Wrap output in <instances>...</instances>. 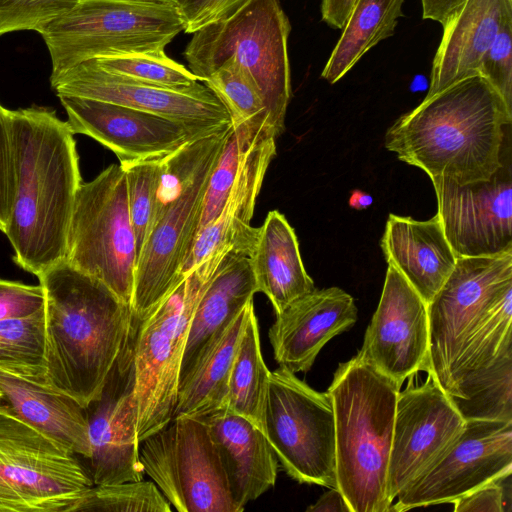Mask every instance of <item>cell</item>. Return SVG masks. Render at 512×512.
<instances>
[{
  "mask_svg": "<svg viewBox=\"0 0 512 512\" xmlns=\"http://www.w3.org/2000/svg\"><path fill=\"white\" fill-rule=\"evenodd\" d=\"M430 372L464 418L512 407V251L457 257L427 304Z\"/></svg>",
  "mask_w": 512,
  "mask_h": 512,
  "instance_id": "6da1fadb",
  "label": "cell"
},
{
  "mask_svg": "<svg viewBox=\"0 0 512 512\" xmlns=\"http://www.w3.org/2000/svg\"><path fill=\"white\" fill-rule=\"evenodd\" d=\"M14 198L4 234L13 260L40 275L64 259L68 226L83 182L74 134L54 110H10Z\"/></svg>",
  "mask_w": 512,
  "mask_h": 512,
  "instance_id": "7a4b0ae2",
  "label": "cell"
},
{
  "mask_svg": "<svg viewBox=\"0 0 512 512\" xmlns=\"http://www.w3.org/2000/svg\"><path fill=\"white\" fill-rule=\"evenodd\" d=\"M512 108L482 76L425 97L400 116L384 137L387 150L430 179L459 184L490 178L502 165Z\"/></svg>",
  "mask_w": 512,
  "mask_h": 512,
  "instance_id": "3957f363",
  "label": "cell"
},
{
  "mask_svg": "<svg viewBox=\"0 0 512 512\" xmlns=\"http://www.w3.org/2000/svg\"><path fill=\"white\" fill-rule=\"evenodd\" d=\"M37 277L45 298L46 387L87 409L101 397L126 343L131 307L64 260Z\"/></svg>",
  "mask_w": 512,
  "mask_h": 512,
  "instance_id": "277c9868",
  "label": "cell"
},
{
  "mask_svg": "<svg viewBox=\"0 0 512 512\" xmlns=\"http://www.w3.org/2000/svg\"><path fill=\"white\" fill-rule=\"evenodd\" d=\"M401 386L357 354L340 363L327 392L335 423L337 489L351 512H389L388 465Z\"/></svg>",
  "mask_w": 512,
  "mask_h": 512,
  "instance_id": "5b68a950",
  "label": "cell"
},
{
  "mask_svg": "<svg viewBox=\"0 0 512 512\" xmlns=\"http://www.w3.org/2000/svg\"><path fill=\"white\" fill-rule=\"evenodd\" d=\"M291 25L278 0H244L222 18L193 33L184 57L204 80L232 58L248 74L277 136L291 98L288 37Z\"/></svg>",
  "mask_w": 512,
  "mask_h": 512,
  "instance_id": "8992f818",
  "label": "cell"
},
{
  "mask_svg": "<svg viewBox=\"0 0 512 512\" xmlns=\"http://www.w3.org/2000/svg\"><path fill=\"white\" fill-rule=\"evenodd\" d=\"M230 251L209 255L184 275L143 319L132 322L129 340L139 443L173 419L182 356L194 310Z\"/></svg>",
  "mask_w": 512,
  "mask_h": 512,
  "instance_id": "52a82bcc",
  "label": "cell"
},
{
  "mask_svg": "<svg viewBox=\"0 0 512 512\" xmlns=\"http://www.w3.org/2000/svg\"><path fill=\"white\" fill-rule=\"evenodd\" d=\"M184 30L176 3L82 0L39 34L50 54V77H55L91 59L165 50Z\"/></svg>",
  "mask_w": 512,
  "mask_h": 512,
  "instance_id": "ba28073f",
  "label": "cell"
},
{
  "mask_svg": "<svg viewBox=\"0 0 512 512\" xmlns=\"http://www.w3.org/2000/svg\"><path fill=\"white\" fill-rule=\"evenodd\" d=\"M70 266L107 286L131 305L137 262L126 176L111 164L82 182L73 206L64 259Z\"/></svg>",
  "mask_w": 512,
  "mask_h": 512,
  "instance_id": "9c48e42d",
  "label": "cell"
},
{
  "mask_svg": "<svg viewBox=\"0 0 512 512\" xmlns=\"http://www.w3.org/2000/svg\"><path fill=\"white\" fill-rule=\"evenodd\" d=\"M93 485L77 455L0 408V512H72Z\"/></svg>",
  "mask_w": 512,
  "mask_h": 512,
  "instance_id": "30bf717a",
  "label": "cell"
},
{
  "mask_svg": "<svg viewBox=\"0 0 512 512\" xmlns=\"http://www.w3.org/2000/svg\"><path fill=\"white\" fill-rule=\"evenodd\" d=\"M264 432L291 478L337 488L334 411L327 391L312 389L283 367L270 372Z\"/></svg>",
  "mask_w": 512,
  "mask_h": 512,
  "instance_id": "8fae6325",
  "label": "cell"
},
{
  "mask_svg": "<svg viewBox=\"0 0 512 512\" xmlns=\"http://www.w3.org/2000/svg\"><path fill=\"white\" fill-rule=\"evenodd\" d=\"M147 474L179 512H242L233 502L205 422L177 416L139 447Z\"/></svg>",
  "mask_w": 512,
  "mask_h": 512,
  "instance_id": "7c38bea8",
  "label": "cell"
},
{
  "mask_svg": "<svg viewBox=\"0 0 512 512\" xmlns=\"http://www.w3.org/2000/svg\"><path fill=\"white\" fill-rule=\"evenodd\" d=\"M225 143L211 153L177 196L156 213L136 262L130 305L132 322L143 319L184 276L181 270L198 232L210 175Z\"/></svg>",
  "mask_w": 512,
  "mask_h": 512,
  "instance_id": "4fadbf2b",
  "label": "cell"
},
{
  "mask_svg": "<svg viewBox=\"0 0 512 512\" xmlns=\"http://www.w3.org/2000/svg\"><path fill=\"white\" fill-rule=\"evenodd\" d=\"M511 472L512 420H466L449 450L397 495L389 512L452 503Z\"/></svg>",
  "mask_w": 512,
  "mask_h": 512,
  "instance_id": "5bb4252c",
  "label": "cell"
},
{
  "mask_svg": "<svg viewBox=\"0 0 512 512\" xmlns=\"http://www.w3.org/2000/svg\"><path fill=\"white\" fill-rule=\"evenodd\" d=\"M414 376L396 400L387 481L391 503L449 450L466 422L430 372L418 386Z\"/></svg>",
  "mask_w": 512,
  "mask_h": 512,
  "instance_id": "9a60e30c",
  "label": "cell"
},
{
  "mask_svg": "<svg viewBox=\"0 0 512 512\" xmlns=\"http://www.w3.org/2000/svg\"><path fill=\"white\" fill-rule=\"evenodd\" d=\"M58 97L71 132L96 140L111 150L120 164L163 159L187 143L230 125H192L105 101Z\"/></svg>",
  "mask_w": 512,
  "mask_h": 512,
  "instance_id": "2e32d148",
  "label": "cell"
},
{
  "mask_svg": "<svg viewBox=\"0 0 512 512\" xmlns=\"http://www.w3.org/2000/svg\"><path fill=\"white\" fill-rule=\"evenodd\" d=\"M437 216L456 257L512 251L511 165L503 161L488 179L459 184L432 179Z\"/></svg>",
  "mask_w": 512,
  "mask_h": 512,
  "instance_id": "e0dca14e",
  "label": "cell"
},
{
  "mask_svg": "<svg viewBox=\"0 0 512 512\" xmlns=\"http://www.w3.org/2000/svg\"><path fill=\"white\" fill-rule=\"evenodd\" d=\"M50 83L57 96L105 101L192 125L231 124L224 105L201 82L184 90L168 89L109 72L88 60L50 77Z\"/></svg>",
  "mask_w": 512,
  "mask_h": 512,
  "instance_id": "ac0fdd59",
  "label": "cell"
},
{
  "mask_svg": "<svg viewBox=\"0 0 512 512\" xmlns=\"http://www.w3.org/2000/svg\"><path fill=\"white\" fill-rule=\"evenodd\" d=\"M427 303L391 265L357 355L398 385L427 367Z\"/></svg>",
  "mask_w": 512,
  "mask_h": 512,
  "instance_id": "d6986e66",
  "label": "cell"
},
{
  "mask_svg": "<svg viewBox=\"0 0 512 512\" xmlns=\"http://www.w3.org/2000/svg\"><path fill=\"white\" fill-rule=\"evenodd\" d=\"M87 409L94 485L144 479L136 436L137 403L130 340L119 355L101 397Z\"/></svg>",
  "mask_w": 512,
  "mask_h": 512,
  "instance_id": "ffe728a7",
  "label": "cell"
},
{
  "mask_svg": "<svg viewBox=\"0 0 512 512\" xmlns=\"http://www.w3.org/2000/svg\"><path fill=\"white\" fill-rule=\"evenodd\" d=\"M353 297L338 287L314 288L276 314L268 336L279 367L311 369L323 346L357 321Z\"/></svg>",
  "mask_w": 512,
  "mask_h": 512,
  "instance_id": "44dd1931",
  "label": "cell"
},
{
  "mask_svg": "<svg viewBox=\"0 0 512 512\" xmlns=\"http://www.w3.org/2000/svg\"><path fill=\"white\" fill-rule=\"evenodd\" d=\"M276 138L274 129L267 126L243 153L221 212L197 233L181 275L217 252L236 249L250 254L258 232L251 219L267 169L276 155Z\"/></svg>",
  "mask_w": 512,
  "mask_h": 512,
  "instance_id": "7402d4cb",
  "label": "cell"
},
{
  "mask_svg": "<svg viewBox=\"0 0 512 512\" xmlns=\"http://www.w3.org/2000/svg\"><path fill=\"white\" fill-rule=\"evenodd\" d=\"M198 418L208 427L230 496L243 511L275 485L277 457L263 430L225 406Z\"/></svg>",
  "mask_w": 512,
  "mask_h": 512,
  "instance_id": "603a6c76",
  "label": "cell"
},
{
  "mask_svg": "<svg viewBox=\"0 0 512 512\" xmlns=\"http://www.w3.org/2000/svg\"><path fill=\"white\" fill-rule=\"evenodd\" d=\"M509 14L512 0H467L442 25L425 97L478 75L483 56Z\"/></svg>",
  "mask_w": 512,
  "mask_h": 512,
  "instance_id": "cb8c5ba5",
  "label": "cell"
},
{
  "mask_svg": "<svg viewBox=\"0 0 512 512\" xmlns=\"http://www.w3.org/2000/svg\"><path fill=\"white\" fill-rule=\"evenodd\" d=\"M394 267L428 304L453 270L457 257L437 215L425 221L390 214L380 242Z\"/></svg>",
  "mask_w": 512,
  "mask_h": 512,
  "instance_id": "d4e9b609",
  "label": "cell"
},
{
  "mask_svg": "<svg viewBox=\"0 0 512 512\" xmlns=\"http://www.w3.org/2000/svg\"><path fill=\"white\" fill-rule=\"evenodd\" d=\"M0 408L56 445L91 456L87 409L73 398L0 370Z\"/></svg>",
  "mask_w": 512,
  "mask_h": 512,
  "instance_id": "484cf974",
  "label": "cell"
},
{
  "mask_svg": "<svg viewBox=\"0 0 512 512\" xmlns=\"http://www.w3.org/2000/svg\"><path fill=\"white\" fill-rule=\"evenodd\" d=\"M257 292L249 255L230 251L197 302L183 351L179 381Z\"/></svg>",
  "mask_w": 512,
  "mask_h": 512,
  "instance_id": "4316f807",
  "label": "cell"
},
{
  "mask_svg": "<svg viewBox=\"0 0 512 512\" xmlns=\"http://www.w3.org/2000/svg\"><path fill=\"white\" fill-rule=\"evenodd\" d=\"M249 259L258 292L268 297L276 314L315 288L295 231L278 210L268 212L258 228Z\"/></svg>",
  "mask_w": 512,
  "mask_h": 512,
  "instance_id": "83f0119b",
  "label": "cell"
},
{
  "mask_svg": "<svg viewBox=\"0 0 512 512\" xmlns=\"http://www.w3.org/2000/svg\"><path fill=\"white\" fill-rule=\"evenodd\" d=\"M253 299L231 320L179 381L177 416L202 417L223 406L230 371Z\"/></svg>",
  "mask_w": 512,
  "mask_h": 512,
  "instance_id": "f1b7e54d",
  "label": "cell"
},
{
  "mask_svg": "<svg viewBox=\"0 0 512 512\" xmlns=\"http://www.w3.org/2000/svg\"><path fill=\"white\" fill-rule=\"evenodd\" d=\"M404 1L356 0L321 77L330 84L338 82L367 51L392 36Z\"/></svg>",
  "mask_w": 512,
  "mask_h": 512,
  "instance_id": "f546056e",
  "label": "cell"
},
{
  "mask_svg": "<svg viewBox=\"0 0 512 512\" xmlns=\"http://www.w3.org/2000/svg\"><path fill=\"white\" fill-rule=\"evenodd\" d=\"M270 372L262 356L259 326L252 305L236 350L223 406L263 431Z\"/></svg>",
  "mask_w": 512,
  "mask_h": 512,
  "instance_id": "4dcf8cb0",
  "label": "cell"
},
{
  "mask_svg": "<svg viewBox=\"0 0 512 512\" xmlns=\"http://www.w3.org/2000/svg\"><path fill=\"white\" fill-rule=\"evenodd\" d=\"M0 370L46 387L44 308L0 320Z\"/></svg>",
  "mask_w": 512,
  "mask_h": 512,
  "instance_id": "1f68e13d",
  "label": "cell"
},
{
  "mask_svg": "<svg viewBox=\"0 0 512 512\" xmlns=\"http://www.w3.org/2000/svg\"><path fill=\"white\" fill-rule=\"evenodd\" d=\"M267 126H271L268 119L262 118L232 127L210 175L203 200L198 232L212 222L221 212L237 174L243 153L255 142Z\"/></svg>",
  "mask_w": 512,
  "mask_h": 512,
  "instance_id": "d6a6232c",
  "label": "cell"
},
{
  "mask_svg": "<svg viewBox=\"0 0 512 512\" xmlns=\"http://www.w3.org/2000/svg\"><path fill=\"white\" fill-rule=\"evenodd\" d=\"M91 60L109 72L168 89L184 90L202 82L199 76L167 56L165 50L117 54Z\"/></svg>",
  "mask_w": 512,
  "mask_h": 512,
  "instance_id": "836d02e7",
  "label": "cell"
},
{
  "mask_svg": "<svg viewBox=\"0 0 512 512\" xmlns=\"http://www.w3.org/2000/svg\"><path fill=\"white\" fill-rule=\"evenodd\" d=\"M120 165L126 176L129 214L135 235L138 259L151 233L156 216L162 159Z\"/></svg>",
  "mask_w": 512,
  "mask_h": 512,
  "instance_id": "e575fe53",
  "label": "cell"
},
{
  "mask_svg": "<svg viewBox=\"0 0 512 512\" xmlns=\"http://www.w3.org/2000/svg\"><path fill=\"white\" fill-rule=\"evenodd\" d=\"M226 108L232 127L267 118L262 97L248 74L232 58L227 59L204 80Z\"/></svg>",
  "mask_w": 512,
  "mask_h": 512,
  "instance_id": "d590c367",
  "label": "cell"
},
{
  "mask_svg": "<svg viewBox=\"0 0 512 512\" xmlns=\"http://www.w3.org/2000/svg\"><path fill=\"white\" fill-rule=\"evenodd\" d=\"M74 511L170 512L171 505L153 481L93 485Z\"/></svg>",
  "mask_w": 512,
  "mask_h": 512,
  "instance_id": "8d00e7d4",
  "label": "cell"
},
{
  "mask_svg": "<svg viewBox=\"0 0 512 512\" xmlns=\"http://www.w3.org/2000/svg\"><path fill=\"white\" fill-rule=\"evenodd\" d=\"M82 0H0V36L23 30L40 33Z\"/></svg>",
  "mask_w": 512,
  "mask_h": 512,
  "instance_id": "74e56055",
  "label": "cell"
},
{
  "mask_svg": "<svg viewBox=\"0 0 512 512\" xmlns=\"http://www.w3.org/2000/svg\"><path fill=\"white\" fill-rule=\"evenodd\" d=\"M478 75L485 78L512 108V14L501 23L482 58Z\"/></svg>",
  "mask_w": 512,
  "mask_h": 512,
  "instance_id": "f35d334b",
  "label": "cell"
},
{
  "mask_svg": "<svg viewBox=\"0 0 512 512\" xmlns=\"http://www.w3.org/2000/svg\"><path fill=\"white\" fill-rule=\"evenodd\" d=\"M14 198V159L10 110L0 104V230L4 233Z\"/></svg>",
  "mask_w": 512,
  "mask_h": 512,
  "instance_id": "ab89813d",
  "label": "cell"
},
{
  "mask_svg": "<svg viewBox=\"0 0 512 512\" xmlns=\"http://www.w3.org/2000/svg\"><path fill=\"white\" fill-rule=\"evenodd\" d=\"M41 285L0 279V320L33 314L44 308Z\"/></svg>",
  "mask_w": 512,
  "mask_h": 512,
  "instance_id": "60d3db41",
  "label": "cell"
},
{
  "mask_svg": "<svg viewBox=\"0 0 512 512\" xmlns=\"http://www.w3.org/2000/svg\"><path fill=\"white\" fill-rule=\"evenodd\" d=\"M244 0H179L177 6L184 21V32L193 34L222 18Z\"/></svg>",
  "mask_w": 512,
  "mask_h": 512,
  "instance_id": "b9f144b4",
  "label": "cell"
},
{
  "mask_svg": "<svg viewBox=\"0 0 512 512\" xmlns=\"http://www.w3.org/2000/svg\"><path fill=\"white\" fill-rule=\"evenodd\" d=\"M506 474L493 481H490L454 500L455 512H504L505 505V487L504 481Z\"/></svg>",
  "mask_w": 512,
  "mask_h": 512,
  "instance_id": "7bdbcfd3",
  "label": "cell"
},
{
  "mask_svg": "<svg viewBox=\"0 0 512 512\" xmlns=\"http://www.w3.org/2000/svg\"><path fill=\"white\" fill-rule=\"evenodd\" d=\"M356 0H322L321 16L322 20L329 26L341 29Z\"/></svg>",
  "mask_w": 512,
  "mask_h": 512,
  "instance_id": "ee69618b",
  "label": "cell"
},
{
  "mask_svg": "<svg viewBox=\"0 0 512 512\" xmlns=\"http://www.w3.org/2000/svg\"><path fill=\"white\" fill-rule=\"evenodd\" d=\"M467 0H421L422 17L443 25Z\"/></svg>",
  "mask_w": 512,
  "mask_h": 512,
  "instance_id": "f6af8a7d",
  "label": "cell"
},
{
  "mask_svg": "<svg viewBox=\"0 0 512 512\" xmlns=\"http://www.w3.org/2000/svg\"><path fill=\"white\" fill-rule=\"evenodd\" d=\"M307 512H351L344 496L337 488H330L313 505H310Z\"/></svg>",
  "mask_w": 512,
  "mask_h": 512,
  "instance_id": "bcb514c9",
  "label": "cell"
},
{
  "mask_svg": "<svg viewBox=\"0 0 512 512\" xmlns=\"http://www.w3.org/2000/svg\"><path fill=\"white\" fill-rule=\"evenodd\" d=\"M372 202V196L360 190H355L349 198L350 207L358 210L369 207L372 204Z\"/></svg>",
  "mask_w": 512,
  "mask_h": 512,
  "instance_id": "7dc6e473",
  "label": "cell"
},
{
  "mask_svg": "<svg viewBox=\"0 0 512 512\" xmlns=\"http://www.w3.org/2000/svg\"><path fill=\"white\" fill-rule=\"evenodd\" d=\"M156 1H164V2H172V3H176L179 1V0H156Z\"/></svg>",
  "mask_w": 512,
  "mask_h": 512,
  "instance_id": "c3c4849f",
  "label": "cell"
},
{
  "mask_svg": "<svg viewBox=\"0 0 512 512\" xmlns=\"http://www.w3.org/2000/svg\"><path fill=\"white\" fill-rule=\"evenodd\" d=\"M2 399H3V395H2V392L0 390V402L2 401Z\"/></svg>",
  "mask_w": 512,
  "mask_h": 512,
  "instance_id": "681fc988",
  "label": "cell"
}]
</instances>
